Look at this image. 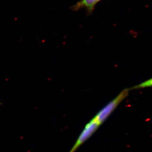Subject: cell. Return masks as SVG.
<instances>
[{"label":"cell","mask_w":152,"mask_h":152,"mask_svg":"<svg viewBox=\"0 0 152 152\" xmlns=\"http://www.w3.org/2000/svg\"><path fill=\"white\" fill-rule=\"evenodd\" d=\"M128 89L124 90L116 97L103 108L92 119L101 126L110 116L119 104L128 96Z\"/></svg>","instance_id":"6da1fadb"},{"label":"cell","mask_w":152,"mask_h":152,"mask_svg":"<svg viewBox=\"0 0 152 152\" xmlns=\"http://www.w3.org/2000/svg\"><path fill=\"white\" fill-rule=\"evenodd\" d=\"M100 1L101 0H82L76 4L74 7V10H77L79 9L85 8L91 12L93 10L95 5Z\"/></svg>","instance_id":"7a4b0ae2"},{"label":"cell","mask_w":152,"mask_h":152,"mask_svg":"<svg viewBox=\"0 0 152 152\" xmlns=\"http://www.w3.org/2000/svg\"><path fill=\"white\" fill-rule=\"evenodd\" d=\"M152 87V78L149 79L146 81L134 87V88H148Z\"/></svg>","instance_id":"3957f363"}]
</instances>
